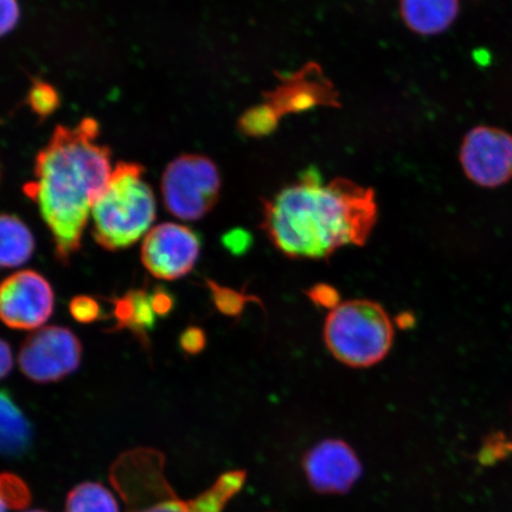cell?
I'll list each match as a JSON object with an SVG mask.
<instances>
[{"label":"cell","instance_id":"6da1fadb","mask_svg":"<svg viewBox=\"0 0 512 512\" xmlns=\"http://www.w3.org/2000/svg\"><path fill=\"white\" fill-rule=\"evenodd\" d=\"M379 219L375 192L345 178L325 182L315 168L262 204L261 228L286 258L326 260L366 245Z\"/></svg>","mask_w":512,"mask_h":512},{"label":"cell","instance_id":"7a4b0ae2","mask_svg":"<svg viewBox=\"0 0 512 512\" xmlns=\"http://www.w3.org/2000/svg\"><path fill=\"white\" fill-rule=\"evenodd\" d=\"M99 134V124L92 118L73 127H56L37 155L34 179L24 187L40 209L62 265L80 251L96 198L112 175L111 152L99 143Z\"/></svg>","mask_w":512,"mask_h":512},{"label":"cell","instance_id":"3957f363","mask_svg":"<svg viewBox=\"0 0 512 512\" xmlns=\"http://www.w3.org/2000/svg\"><path fill=\"white\" fill-rule=\"evenodd\" d=\"M110 480L124 499L126 512H223L245 485L246 472L223 473L201 495L183 499L165 476L163 454L138 447L115 460Z\"/></svg>","mask_w":512,"mask_h":512},{"label":"cell","instance_id":"277c9868","mask_svg":"<svg viewBox=\"0 0 512 512\" xmlns=\"http://www.w3.org/2000/svg\"><path fill=\"white\" fill-rule=\"evenodd\" d=\"M142 165L119 163L92 209L93 238L106 251H123L150 232L156 220L155 194Z\"/></svg>","mask_w":512,"mask_h":512},{"label":"cell","instance_id":"5b68a950","mask_svg":"<svg viewBox=\"0 0 512 512\" xmlns=\"http://www.w3.org/2000/svg\"><path fill=\"white\" fill-rule=\"evenodd\" d=\"M324 342L344 366H375L392 350L395 328L384 307L373 300L355 299L330 311L324 324Z\"/></svg>","mask_w":512,"mask_h":512},{"label":"cell","instance_id":"8992f818","mask_svg":"<svg viewBox=\"0 0 512 512\" xmlns=\"http://www.w3.org/2000/svg\"><path fill=\"white\" fill-rule=\"evenodd\" d=\"M221 176L213 160L183 155L168 165L162 177L166 210L182 221H200L219 202Z\"/></svg>","mask_w":512,"mask_h":512},{"label":"cell","instance_id":"52a82bcc","mask_svg":"<svg viewBox=\"0 0 512 512\" xmlns=\"http://www.w3.org/2000/svg\"><path fill=\"white\" fill-rule=\"evenodd\" d=\"M82 360V344L63 326H46L25 338L18 362L22 373L36 383H53L75 373Z\"/></svg>","mask_w":512,"mask_h":512},{"label":"cell","instance_id":"ba28073f","mask_svg":"<svg viewBox=\"0 0 512 512\" xmlns=\"http://www.w3.org/2000/svg\"><path fill=\"white\" fill-rule=\"evenodd\" d=\"M201 251L202 238L196 230L166 222L146 234L142 262L153 277L172 281L194 270Z\"/></svg>","mask_w":512,"mask_h":512},{"label":"cell","instance_id":"9c48e42d","mask_svg":"<svg viewBox=\"0 0 512 512\" xmlns=\"http://www.w3.org/2000/svg\"><path fill=\"white\" fill-rule=\"evenodd\" d=\"M55 294L41 273L25 270L0 283V320L14 330L41 328L53 315Z\"/></svg>","mask_w":512,"mask_h":512},{"label":"cell","instance_id":"30bf717a","mask_svg":"<svg viewBox=\"0 0 512 512\" xmlns=\"http://www.w3.org/2000/svg\"><path fill=\"white\" fill-rule=\"evenodd\" d=\"M467 178L483 188L512 179V136L501 128L477 126L466 134L459 153Z\"/></svg>","mask_w":512,"mask_h":512},{"label":"cell","instance_id":"8fae6325","mask_svg":"<svg viewBox=\"0 0 512 512\" xmlns=\"http://www.w3.org/2000/svg\"><path fill=\"white\" fill-rule=\"evenodd\" d=\"M303 466L307 482L323 495L347 494L362 476L356 452L339 439H325L313 446Z\"/></svg>","mask_w":512,"mask_h":512},{"label":"cell","instance_id":"7c38bea8","mask_svg":"<svg viewBox=\"0 0 512 512\" xmlns=\"http://www.w3.org/2000/svg\"><path fill=\"white\" fill-rule=\"evenodd\" d=\"M264 106L277 120L284 114L300 113L316 106H335L337 94L315 64L288 75L266 96Z\"/></svg>","mask_w":512,"mask_h":512},{"label":"cell","instance_id":"4fadbf2b","mask_svg":"<svg viewBox=\"0 0 512 512\" xmlns=\"http://www.w3.org/2000/svg\"><path fill=\"white\" fill-rule=\"evenodd\" d=\"M111 302L115 322L111 331L130 330L143 345H149V335L156 329L159 318L153 309L151 291L134 288Z\"/></svg>","mask_w":512,"mask_h":512},{"label":"cell","instance_id":"5bb4252c","mask_svg":"<svg viewBox=\"0 0 512 512\" xmlns=\"http://www.w3.org/2000/svg\"><path fill=\"white\" fill-rule=\"evenodd\" d=\"M459 0H400L403 22L415 34L439 35L456 21Z\"/></svg>","mask_w":512,"mask_h":512},{"label":"cell","instance_id":"9a60e30c","mask_svg":"<svg viewBox=\"0 0 512 512\" xmlns=\"http://www.w3.org/2000/svg\"><path fill=\"white\" fill-rule=\"evenodd\" d=\"M34 441L31 422L6 390H0V456L19 458Z\"/></svg>","mask_w":512,"mask_h":512},{"label":"cell","instance_id":"2e32d148","mask_svg":"<svg viewBox=\"0 0 512 512\" xmlns=\"http://www.w3.org/2000/svg\"><path fill=\"white\" fill-rule=\"evenodd\" d=\"M36 248L34 234L19 217L0 215V268L27 264Z\"/></svg>","mask_w":512,"mask_h":512},{"label":"cell","instance_id":"e0dca14e","mask_svg":"<svg viewBox=\"0 0 512 512\" xmlns=\"http://www.w3.org/2000/svg\"><path fill=\"white\" fill-rule=\"evenodd\" d=\"M64 512H120L117 499L104 485L86 482L69 491Z\"/></svg>","mask_w":512,"mask_h":512},{"label":"cell","instance_id":"ac0fdd59","mask_svg":"<svg viewBox=\"0 0 512 512\" xmlns=\"http://www.w3.org/2000/svg\"><path fill=\"white\" fill-rule=\"evenodd\" d=\"M206 286L216 310L227 317H240L249 303L261 304L259 298L252 294L233 290V288L222 286L210 279L206 280Z\"/></svg>","mask_w":512,"mask_h":512},{"label":"cell","instance_id":"d6986e66","mask_svg":"<svg viewBox=\"0 0 512 512\" xmlns=\"http://www.w3.org/2000/svg\"><path fill=\"white\" fill-rule=\"evenodd\" d=\"M30 502L29 486L21 477L9 472L0 475V512L23 510Z\"/></svg>","mask_w":512,"mask_h":512},{"label":"cell","instance_id":"ffe728a7","mask_svg":"<svg viewBox=\"0 0 512 512\" xmlns=\"http://www.w3.org/2000/svg\"><path fill=\"white\" fill-rule=\"evenodd\" d=\"M60 104L59 94L53 86L37 81L29 92V105L40 117H48Z\"/></svg>","mask_w":512,"mask_h":512},{"label":"cell","instance_id":"44dd1931","mask_svg":"<svg viewBox=\"0 0 512 512\" xmlns=\"http://www.w3.org/2000/svg\"><path fill=\"white\" fill-rule=\"evenodd\" d=\"M70 315L81 324H91L96 320L104 319V310L95 298L78 296L69 304Z\"/></svg>","mask_w":512,"mask_h":512},{"label":"cell","instance_id":"7402d4cb","mask_svg":"<svg viewBox=\"0 0 512 512\" xmlns=\"http://www.w3.org/2000/svg\"><path fill=\"white\" fill-rule=\"evenodd\" d=\"M305 294L311 300V303L320 307V309L332 311L342 304L341 293H339L335 286L330 284L320 283L313 285L309 290L305 291Z\"/></svg>","mask_w":512,"mask_h":512},{"label":"cell","instance_id":"603a6c76","mask_svg":"<svg viewBox=\"0 0 512 512\" xmlns=\"http://www.w3.org/2000/svg\"><path fill=\"white\" fill-rule=\"evenodd\" d=\"M207 335L198 326H189L179 337V347L188 356H197L207 347Z\"/></svg>","mask_w":512,"mask_h":512},{"label":"cell","instance_id":"cb8c5ba5","mask_svg":"<svg viewBox=\"0 0 512 512\" xmlns=\"http://www.w3.org/2000/svg\"><path fill=\"white\" fill-rule=\"evenodd\" d=\"M153 309L159 318L169 317L176 307V298L168 288L156 286L151 290Z\"/></svg>","mask_w":512,"mask_h":512},{"label":"cell","instance_id":"d4e9b609","mask_svg":"<svg viewBox=\"0 0 512 512\" xmlns=\"http://www.w3.org/2000/svg\"><path fill=\"white\" fill-rule=\"evenodd\" d=\"M18 19L17 0H0V37L9 34L16 27Z\"/></svg>","mask_w":512,"mask_h":512},{"label":"cell","instance_id":"484cf974","mask_svg":"<svg viewBox=\"0 0 512 512\" xmlns=\"http://www.w3.org/2000/svg\"><path fill=\"white\" fill-rule=\"evenodd\" d=\"M223 245L234 254L246 252L251 245V236L243 230L235 229L223 236Z\"/></svg>","mask_w":512,"mask_h":512},{"label":"cell","instance_id":"4316f807","mask_svg":"<svg viewBox=\"0 0 512 512\" xmlns=\"http://www.w3.org/2000/svg\"><path fill=\"white\" fill-rule=\"evenodd\" d=\"M14 368V355L12 349L4 339L0 338V380L5 379Z\"/></svg>","mask_w":512,"mask_h":512},{"label":"cell","instance_id":"83f0119b","mask_svg":"<svg viewBox=\"0 0 512 512\" xmlns=\"http://www.w3.org/2000/svg\"><path fill=\"white\" fill-rule=\"evenodd\" d=\"M414 317L412 313L402 312L398 317L395 318L396 325L402 330L411 329L414 325Z\"/></svg>","mask_w":512,"mask_h":512},{"label":"cell","instance_id":"f1b7e54d","mask_svg":"<svg viewBox=\"0 0 512 512\" xmlns=\"http://www.w3.org/2000/svg\"><path fill=\"white\" fill-rule=\"evenodd\" d=\"M25 512H46V511H42V510H31V511H25Z\"/></svg>","mask_w":512,"mask_h":512}]
</instances>
